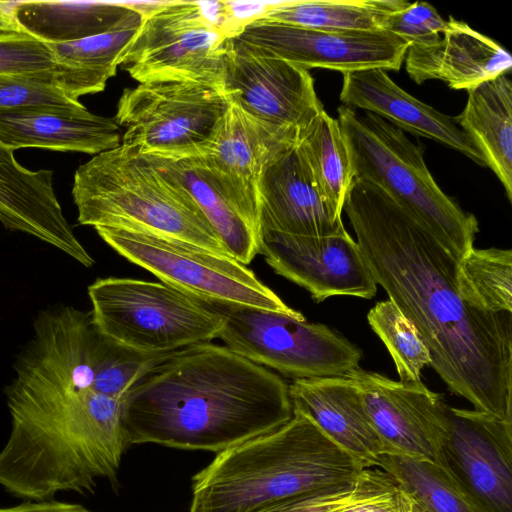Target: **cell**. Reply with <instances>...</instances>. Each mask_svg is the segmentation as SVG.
<instances>
[{"label":"cell","instance_id":"cell-1","mask_svg":"<svg viewBox=\"0 0 512 512\" xmlns=\"http://www.w3.org/2000/svg\"><path fill=\"white\" fill-rule=\"evenodd\" d=\"M356 242L375 282L413 324L430 364L475 410L512 423V316L468 304L457 260L377 185L354 177L345 198Z\"/></svg>","mask_w":512,"mask_h":512},{"label":"cell","instance_id":"cell-2","mask_svg":"<svg viewBox=\"0 0 512 512\" xmlns=\"http://www.w3.org/2000/svg\"><path fill=\"white\" fill-rule=\"evenodd\" d=\"M292 416L289 385L280 375L211 342L173 351L122 404L128 446L153 443L216 454Z\"/></svg>","mask_w":512,"mask_h":512},{"label":"cell","instance_id":"cell-3","mask_svg":"<svg viewBox=\"0 0 512 512\" xmlns=\"http://www.w3.org/2000/svg\"><path fill=\"white\" fill-rule=\"evenodd\" d=\"M11 429L0 450V486L23 501L60 493L93 494L99 479L117 484L128 447L123 399L91 388L4 389Z\"/></svg>","mask_w":512,"mask_h":512},{"label":"cell","instance_id":"cell-4","mask_svg":"<svg viewBox=\"0 0 512 512\" xmlns=\"http://www.w3.org/2000/svg\"><path fill=\"white\" fill-rule=\"evenodd\" d=\"M364 467L305 414L217 453L192 477L189 512H262L293 497L350 485Z\"/></svg>","mask_w":512,"mask_h":512},{"label":"cell","instance_id":"cell-5","mask_svg":"<svg viewBox=\"0 0 512 512\" xmlns=\"http://www.w3.org/2000/svg\"><path fill=\"white\" fill-rule=\"evenodd\" d=\"M72 197L81 225L150 233L231 256L190 194L133 147L120 144L80 165Z\"/></svg>","mask_w":512,"mask_h":512},{"label":"cell","instance_id":"cell-6","mask_svg":"<svg viewBox=\"0 0 512 512\" xmlns=\"http://www.w3.org/2000/svg\"><path fill=\"white\" fill-rule=\"evenodd\" d=\"M354 177L367 180L408 210L459 261L479 231L473 214L446 195L430 173L424 150L379 116L341 105L337 118Z\"/></svg>","mask_w":512,"mask_h":512},{"label":"cell","instance_id":"cell-7","mask_svg":"<svg viewBox=\"0 0 512 512\" xmlns=\"http://www.w3.org/2000/svg\"><path fill=\"white\" fill-rule=\"evenodd\" d=\"M96 329L147 353H168L219 337L222 317L206 302L167 284L98 278L87 288Z\"/></svg>","mask_w":512,"mask_h":512},{"label":"cell","instance_id":"cell-8","mask_svg":"<svg viewBox=\"0 0 512 512\" xmlns=\"http://www.w3.org/2000/svg\"><path fill=\"white\" fill-rule=\"evenodd\" d=\"M206 302V301H204ZM223 319L219 339L231 351L293 380L342 376L360 367L362 351L302 313L206 302Z\"/></svg>","mask_w":512,"mask_h":512},{"label":"cell","instance_id":"cell-9","mask_svg":"<svg viewBox=\"0 0 512 512\" xmlns=\"http://www.w3.org/2000/svg\"><path fill=\"white\" fill-rule=\"evenodd\" d=\"M231 37L222 23L221 1L160 2L142 16L118 66L139 83L178 79L222 87Z\"/></svg>","mask_w":512,"mask_h":512},{"label":"cell","instance_id":"cell-10","mask_svg":"<svg viewBox=\"0 0 512 512\" xmlns=\"http://www.w3.org/2000/svg\"><path fill=\"white\" fill-rule=\"evenodd\" d=\"M119 255L162 283L206 302L241 305L283 314L288 306L243 263L196 245L123 228H94Z\"/></svg>","mask_w":512,"mask_h":512},{"label":"cell","instance_id":"cell-11","mask_svg":"<svg viewBox=\"0 0 512 512\" xmlns=\"http://www.w3.org/2000/svg\"><path fill=\"white\" fill-rule=\"evenodd\" d=\"M228 103L217 85L153 79L123 90L114 119L126 128L121 144L178 160L205 151Z\"/></svg>","mask_w":512,"mask_h":512},{"label":"cell","instance_id":"cell-12","mask_svg":"<svg viewBox=\"0 0 512 512\" xmlns=\"http://www.w3.org/2000/svg\"><path fill=\"white\" fill-rule=\"evenodd\" d=\"M438 466L477 512H512V423L448 406Z\"/></svg>","mask_w":512,"mask_h":512},{"label":"cell","instance_id":"cell-13","mask_svg":"<svg viewBox=\"0 0 512 512\" xmlns=\"http://www.w3.org/2000/svg\"><path fill=\"white\" fill-rule=\"evenodd\" d=\"M222 87L250 113L300 137L324 110L309 70L237 36L227 44Z\"/></svg>","mask_w":512,"mask_h":512},{"label":"cell","instance_id":"cell-14","mask_svg":"<svg viewBox=\"0 0 512 512\" xmlns=\"http://www.w3.org/2000/svg\"><path fill=\"white\" fill-rule=\"evenodd\" d=\"M238 38L306 70L342 74L362 69L398 71L410 46L386 31H323L263 18L244 24Z\"/></svg>","mask_w":512,"mask_h":512},{"label":"cell","instance_id":"cell-15","mask_svg":"<svg viewBox=\"0 0 512 512\" xmlns=\"http://www.w3.org/2000/svg\"><path fill=\"white\" fill-rule=\"evenodd\" d=\"M349 373L358 385L384 455L427 460L438 465L449 406L442 395L421 381H395L361 367Z\"/></svg>","mask_w":512,"mask_h":512},{"label":"cell","instance_id":"cell-16","mask_svg":"<svg viewBox=\"0 0 512 512\" xmlns=\"http://www.w3.org/2000/svg\"><path fill=\"white\" fill-rule=\"evenodd\" d=\"M258 254L317 303L338 295L371 299L377 293L360 248L345 227L326 236L261 233Z\"/></svg>","mask_w":512,"mask_h":512},{"label":"cell","instance_id":"cell-17","mask_svg":"<svg viewBox=\"0 0 512 512\" xmlns=\"http://www.w3.org/2000/svg\"><path fill=\"white\" fill-rule=\"evenodd\" d=\"M194 199L229 254L250 264L259 247L258 187L206 163L200 157L178 160L146 155Z\"/></svg>","mask_w":512,"mask_h":512},{"label":"cell","instance_id":"cell-18","mask_svg":"<svg viewBox=\"0 0 512 512\" xmlns=\"http://www.w3.org/2000/svg\"><path fill=\"white\" fill-rule=\"evenodd\" d=\"M0 223L52 245L84 267L95 262L64 216L53 187V171L24 167L1 141Z\"/></svg>","mask_w":512,"mask_h":512},{"label":"cell","instance_id":"cell-19","mask_svg":"<svg viewBox=\"0 0 512 512\" xmlns=\"http://www.w3.org/2000/svg\"><path fill=\"white\" fill-rule=\"evenodd\" d=\"M342 105L379 116L402 131L428 138L485 166L484 158L468 135L451 117L421 102L398 86L381 68L343 74Z\"/></svg>","mask_w":512,"mask_h":512},{"label":"cell","instance_id":"cell-20","mask_svg":"<svg viewBox=\"0 0 512 512\" xmlns=\"http://www.w3.org/2000/svg\"><path fill=\"white\" fill-rule=\"evenodd\" d=\"M296 146L271 164L258 182L259 236L265 232L326 236L344 228L341 216L322 198Z\"/></svg>","mask_w":512,"mask_h":512},{"label":"cell","instance_id":"cell-21","mask_svg":"<svg viewBox=\"0 0 512 512\" xmlns=\"http://www.w3.org/2000/svg\"><path fill=\"white\" fill-rule=\"evenodd\" d=\"M289 396L293 410L308 416L363 467L376 466L384 455L381 440L350 373L293 380Z\"/></svg>","mask_w":512,"mask_h":512},{"label":"cell","instance_id":"cell-22","mask_svg":"<svg viewBox=\"0 0 512 512\" xmlns=\"http://www.w3.org/2000/svg\"><path fill=\"white\" fill-rule=\"evenodd\" d=\"M404 61L409 77L418 84L440 80L451 89L466 91L509 74L512 67L504 47L452 16L439 41L410 45Z\"/></svg>","mask_w":512,"mask_h":512},{"label":"cell","instance_id":"cell-23","mask_svg":"<svg viewBox=\"0 0 512 512\" xmlns=\"http://www.w3.org/2000/svg\"><path fill=\"white\" fill-rule=\"evenodd\" d=\"M0 141L14 152L42 148L94 156L121 144L116 120L93 114L86 107L0 110Z\"/></svg>","mask_w":512,"mask_h":512},{"label":"cell","instance_id":"cell-24","mask_svg":"<svg viewBox=\"0 0 512 512\" xmlns=\"http://www.w3.org/2000/svg\"><path fill=\"white\" fill-rule=\"evenodd\" d=\"M228 96V106L207 148L198 157L257 186L264 171L297 145L300 133L255 116Z\"/></svg>","mask_w":512,"mask_h":512},{"label":"cell","instance_id":"cell-25","mask_svg":"<svg viewBox=\"0 0 512 512\" xmlns=\"http://www.w3.org/2000/svg\"><path fill=\"white\" fill-rule=\"evenodd\" d=\"M1 5L23 32L46 44L138 28L142 22L128 2L29 0Z\"/></svg>","mask_w":512,"mask_h":512},{"label":"cell","instance_id":"cell-26","mask_svg":"<svg viewBox=\"0 0 512 512\" xmlns=\"http://www.w3.org/2000/svg\"><path fill=\"white\" fill-rule=\"evenodd\" d=\"M458 125L481 152L512 202V82L498 76L467 91Z\"/></svg>","mask_w":512,"mask_h":512},{"label":"cell","instance_id":"cell-27","mask_svg":"<svg viewBox=\"0 0 512 512\" xmlns=\"http://www.w3.org/2000/svg\"><path fill=\"white\" fill-rule=\"evenodd\" d=\"M138 28L48 44L60 67L58 83L67 95L79 100L81 96L103 91L108 79L116 74L120 58Z\"/></svg>","mask_w":512,"mask_h":512},{"label":"cell","instance_id":"cell-28","mask_svg":"<svg viewBox=\"0 0 512 512\" xmlns=\"http://www.w3.org/2000/svg\"><path fill=\"white\" fill-rule=\"evenodd\" d=\"M405 0H319L266 4L257 18L323 31H380ZM382 31V30H381Z\"/></svg>","mask_w":512,"mask_h":512},{"label":"cell","instance_id":"cell-29","mask_svg":"<svg viewBox=\"0 0 512 512\" xmlns=\"http://www.w3.org/2000/svg\"><path fill=\"white\" fill-rule=\"evenodd\" d=\"M296 148L322 198L341 216L354 173L338 120L323 110L302 133Z\"/></svg>","mask_w":512,"mask_h":512},{"label":"cell","instance_id":"cell-30","mask_svg":"<svg viewBox=\"0 0 512 512\" xmlns=\"http://www.w3.org/2000/svg\"><path fill=\"white\" fill-rule=\"evenodd\" d=\"M456 284L472 307L512 314V250L473 247L457 262Z\"/></svg>","mask_w":512,"mask_h":512},{"label":"cell","instance_id":"cell-31","mask_svg":"<svg viewBox=\"0 0 512 512\" xmlns=\"http://www.w3.org/2000/svg\"><path fill=\"white\" fill-rule=\"evenodd\" d=\"M376 466L394 476L425 512H477L449 476L433 462L383 455Z\"/></svg>","mask_w":512,"mask_h":512},{"label":"cell","instance_id":"cell-32","mask_svg":"<svg viewBox=\"0 0 512 512\" xmlns=\"http://www.w3.org/2000/svg\"><path fill=\"white\" fill-rule=\"evenodd\" d=\"M370 327L389 351L401 382L421 381L430 364L429 352L413 324L390 300L377 302L368 312Z\"/></svg>","mask_w":512,"mask_h":512},{"label":"cell","instance_id":"cell-33","mask_svg":"<svg viewBox=\"0 0 512 512\" xmlns=\"http://www.w3.org/2000/svg\"><path fill=\"white\" fill-rule=\"evenodd\" d=\"M171 353L137 351L120 345L99 332L91 389L124 400L129 390Z\"/></svg>","mask_w":512,"mask_h":512},{"label":"cell","instance_id":"cell-34","mask_svg":"<svg viewBox=\"0 0 512 512\" xmlns=\"http://www.w3.org/2000/svg\"><path fill=\"white\" fill-rule=\"evenodd\" d=\"M404 486L378 466L364 467L330 512H417Z\"/></svg>","mask_w":512,"mask_h":512},{"label":"cell","instance_id":"cell-35","mask_svg":"<svg viewBox=\"0 0 512 512\" xmlns=\"http://www.w3.org/2000/svg\"><path fill=\"white\" fill-rule=\"evenodd\" d=\"M59 72L0 74V110L53 108L79 110L85 106L72 99L58 83Z\"/></svg>","mask_w":512,"mask_h":512},{"label":"cell","instance_id":"cell-36","mask_svg":"<svg viewBox=\"0 0 512 512\" xmlns=\"http://www.w3.org/2000/svg\"><path fill=\"white\" fill-rule=\"evenodd\" d=\"M60 72L48 44L25 32H0V74Z\"/></svg>","mask_w":512,"mask_h":512},{"label":"cell","instance_id":"cell-37","mask_svg":"<svg viewBox=\"0 0 512 512\" xmlns=\"http://www.w3.org/2000/svg\"><path fill=\"white\" fill-rule=\"evenodd\" d=\"M447 27L437 10L427 2L410 3L405 8L388 14L381 30L392 33L410 45L429 46L440 40Z\"/></svg>","mask_w":512,"mask_h":512},{"label":"cell","instance_id":"cell-38","mask_svg":"<svg viewBox=\"0 0 512 512\" xmlns=\"http://www.w3.org/2000/svg\"><path fill=\"white\" fill-rule=\"evenodd\" d=\"M349 486L326 488L302 494L262 512H330Z\"/></svg>","mask_w":512,"mask_h":512},{"label":"cell","instance_id":"cell-39","mask_svg":"<svg viewBox=\"0 0 512 512\" xmlns=\"http://www.w3.org/2000/svg\"><path fill=\"white\" fill-rule=\"evenodd\" d=\"M0 512H92L84 506L64 501H23L21 504L0 507Z\"/></svg>","mask_w":512,"mask_h":512},{"label":"cell","instance_id":"cell-40","mask_svg":"<svg viewBox=\"0 0 512 512\" xmlns=\"http://www.w3.org/2000/svg\"><path fill=\"white\" fill-rule=\"evenodd\" d=\"M19 26L8 11L0 5V32H17Z\"/></svg>","mask_w":512,"mask_h":512},{"label":"cell","instance_id":"cell-41","mask_svg":"<svg viewBox=\"0 0 512 512\" xmlns=\"http://www.w3.org/2000/svg\"><path fill=\"white\" fill-rule=\"evenodd\" d=\"M417 504H418V503H417ZM417 512H425V511L420 507V505H419V504H418V510H417Z\"/></svg>","mask_w":512,"mask_h":512}]
</instances>
